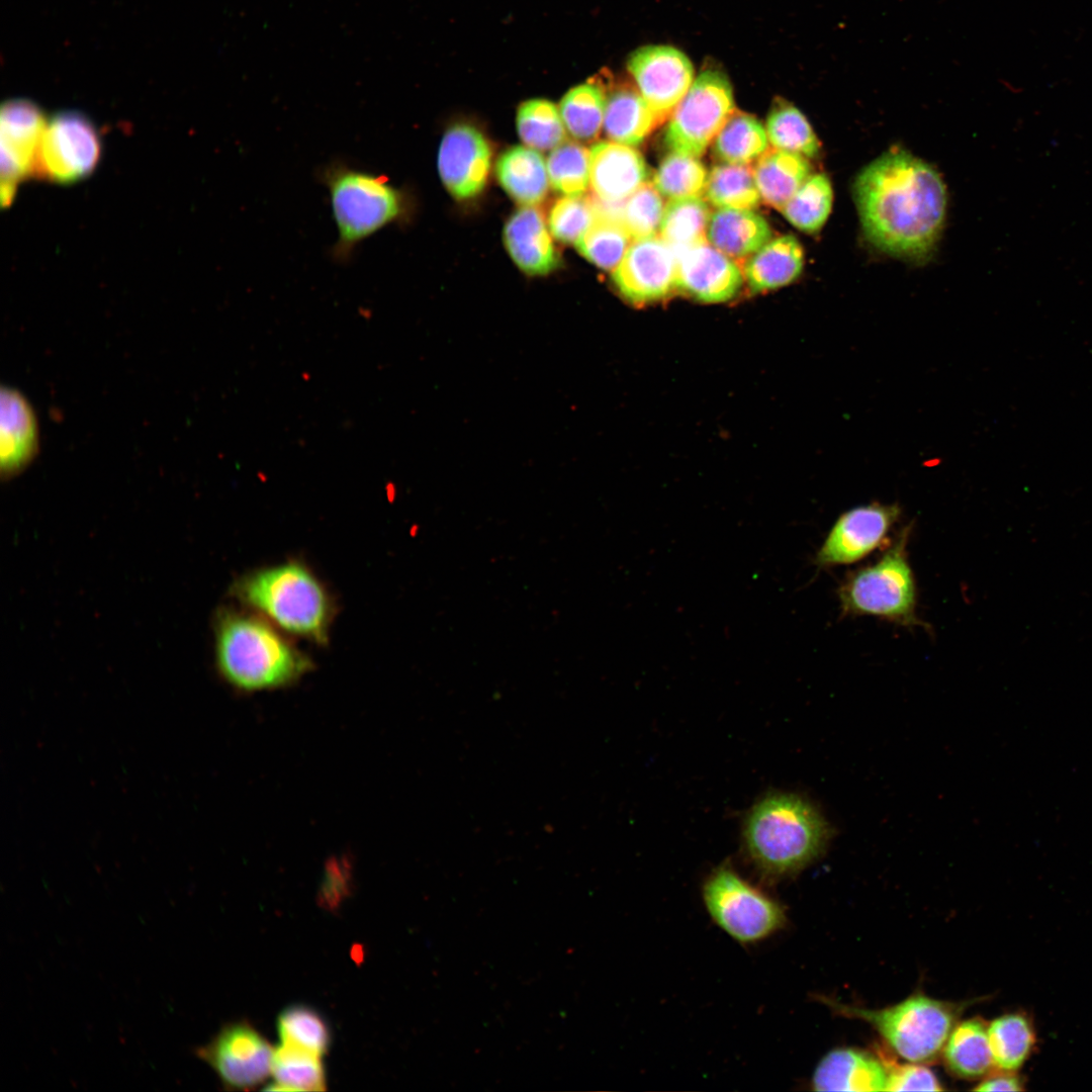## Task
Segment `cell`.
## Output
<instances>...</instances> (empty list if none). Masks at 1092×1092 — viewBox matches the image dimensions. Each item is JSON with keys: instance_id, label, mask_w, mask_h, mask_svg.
Segmentation results:
<instances>
[{"instance_id": "1", "label": "cell", "mask_w": 1092, "mask_h": 1092, "mask_svg": "<svg viewBox=\"0 0 1092 1092\" xmlns=\"http://www.w3.org/2000/svg\"><path fill=\"white\" fill-rule=\"evenodd\" d=\"M852 195L866 239L888 256L927 261L941 236L947 195L939 173L901 149L863 167Z\"/></svg>"}, {"instance_id": "2", "label": "cell", "mask_w": 1092, "mask_h": 1092, "mask_svg": "<svg viewBox=\"0 0 1092 1092\" xmlns=\"http://www.w3.org/2000/svg\"><path fill=\"white\" fill-rule=\"evenodd\" d=\"M742 836L746 857L760 879L771 884L813 862L824 850L830 829L801 796L774 792L748 811Z\"/></svg>"}, {"instance_id": "3", "label": "cell", "mask_w": 1092, "mask_h": 1092, "mask_svg": "<svg viewBox=\"0 0 1092 1092\" xmlns=\"http://www.w3.org/2000/svg\"><path fill=\"white\" fill-rule=\"evenodd\" d=\"M216 655L223 677L249 692L289 685L310 667L308 659L269 624L239 614L221 620Z\"/></svg>"}, {"instance_id": "4", "label": "cell", "mask_w": 1092, "mask_h": 1092, "mask_svg": "<svg viewBox=\"0 0 1092 1092\" xmlns=\"http://www.w3.org/2000/svg\"><path fill=\"white\" fill-rule=\"evenodd\" d=\"M818 998L834 1013L869 1023L894 1052L908 1062L918 1064L933 1063L941 1056L950 1031L970 1005V1001H942L922 993L881 1009L847 1005L828 997Z\"/></svg>"}, {"instance_id": "5", "label": "cell", "mask_w": 1092, "mask_h": 1092, "mask_svg": "<svg viewBox=\"0 0 1092 1092\" xmlns=\"http://www.w3.org/2000/svg\"><path fill=\"white\" fill-rule=\"evenodd\" d=\"M321 178L338 230L337 258H347L359 243L401 215L402 194L385 177L335 163L323 170Z\"/></svg>"}, {"instance_id": "6", "label": "cell", "mask_w": 1092, "mask_h": 1092, "mask_svg": "<svg viewBox=\"0 0 1092 1092\" xmlns=\"http://www.w3.org/2000/svg\"><path fill=\"white\" fill-rule=\"evenodd\" d=\"M237 594L281 628L316 641L326 639L329 602L303 566L288 563L260 570L244 578Z\"/></svg>"}, {"instance_id": "7", "label": "cell", "mask_w": 1092, "mask_h": 1092, "mask_svg": "<svg viewBox=\"0 0 1092 1092\" xmlns=\"http://www.w3.org/2000/svg\"><path fill=\"white\" fill-rule=\"evenodd\" d=\"M910 528L874 564L855 570L838 589L843 614L874 616L903 626L923 625L916 614L917 592L907 556Z\"/></svg>"}, {"instance_id": "8", "label": "cell", "mask_w": 1092, "mask_h": 1092, "mask_svg": "<svg viewBox=\"0 0 1092 1092\" xmlns=\"http://www.w3.org/2000/svg\"><path fill=\"white\" fill-rule=\"evenodd\" d=\"M702 897L713 922L741 944L762 941L787 922L784 906L730 866H721L709 875Z\"/></svg>"}, {"instance_id": "9", "label": "cell", "mask_w": 1092, "mask_h": 1092, "mask_svg": "<svg viewBox=\"0 0 1092 1092\" xmlns=\"http://www.w3.org/2000/svg\"><path fill=\"white\" fill-rule=\"evenodd\" d=\"M734 112L731 84L716 70L702 72L676 105L664 142L673 153L702 156Z\"/></svg>"}, {"instance_id": "10", "label": "cell", "mask_w": 1092, "mask_h": 1092, "mask_svg": "<svg viewBox=\"0 0 1092 1092\" xmlns=\"http://www.w3.org/2000/svg\"><path fill=\"white\" fill-rule=\"evenodd\" d=\"M102 155L95 123L78 110L66 109L48 117L36 153L33 177L72 184L90 176Z\"/></svg>"}, {"instance_id": "11", "label": "cell", "mask_w": 1092, "mask_h": 1092, "mask_svg": "<svg viewBox=\"0 0 1092 1092\" xmlns=\"http://www.w3.org/2000/svg\"><path fill=\"white\" fill-rule=\"evenodd\" d=\"M229 1090H249L272 1072L274 1049L250 1023H228L195 1051Z\"/></svg>"}, {"instance_id": "12", "label": "cell", "mask_w": 1092, "mask_h": 1092, "mask_svg": "<svg viewBox=\"0 0 1092 1092\" xmlns=\"http://www.w3.org/2000/svg\"><path fill=\"white\" fill-rule=\"evenodd\" d=\"M48 117L27 98H11L0 109L1 204L9 206L21 181L33 177V169Z\"/></svg>"}, {"instance_id": "13", "label": "cell", "mask_w": 1092, "mask_h": 1092, "mask_svg": "<svg viewBox=\"0 0 1092 1092\" xmlns=\"http://www.w3.org/2000/svg\"><path fill=\"white\" fill-rule=\"evenodd\" d=\"M627 68L658 124L671 115L694 82L691 61L669 46H645L634 51Z\"/></svg>"}, {"instance_id": "14", "label": "cell", "mask_w": 1092, "mask_h": 1092, "mask_svg": "<svg viewBox=\"0 0 1092 1092\" xmlns=\"http://www.w3.org/2000/svg\"><path fill=\"white\" fill-rule=\"evenodd\" d=\"M901 514L897 504L873 503L850 509L834 522L814 563L828 567L856 562L880 548Z\"/></svg>"}, {"instance_id": "15", "label": "cell", "mask_w": 1092, "mask_h": 1092, "mask_svg": "<svg viewBox=\"0 0 1092 1092\" xmlns=\"http://www.w3.org/2000/svg\"><path fill=\"white\" fill-rule=\"evenodd\" d=\"M676 263L675 251L661 237L634 240L613 270V281L632 303L656 301L677 290Z\"/></svg>"}, {"instance_id": "16", "label": "cell", "mask_w": 1092, "mask_h": 1092, "mask_svg": "<svg viewBox=\"0 0 1092 1092\" xmlns=\"http://www.w3.org/2000/svg\"><path fill=\"white\" fill-rule=\"evenodd\" d=\"M490 164V147L474 126L458 123L445 132L438 154V171L454 197L467 199L479 194L486 184Z\"/></svg>"}, {"instance_id": "17", "label": "cell", "mask_w": 1092, "mask_h": 1092, "mask_svg": "<svg viewBox=\"0 0 1092 1092\" xmlns=\"http://www.w3.org/2000/svg\"><path fill=\"white\" fill-rule=\"evenodd\" d=\"M675 253L677 290L704 302H722L740 289L739 267L707 240Z\"/></svg>"}, {"instance_id": "18", "label": "cell", "mask_w": 1092, "mask_h": 1092, "mask_svg": "<svg viewBox=\"0 0 1092 1092\" xmlns=\"http://www.w3.org/2000/svg\"><path fill=\"white\" fill-rule=\"evenodd\" d=\"M589 154V184L605 204L625 201L647 182V165L642 155L630 146L603 141L596 143Z\"/></svg>"}, {"instance_id": "19", "label": "cell", "mask_w": 1092, "mask_h": 1092, "mask_svg": "<svg viewBox=\"0 0 1092 1092\" xmlns=\"http://www.w3.org/2000/svg\"><path fill=\"white\" fill-rule=\"evenodd\" d=\"M0 469L5 477L22 471L38 452L37 419L26 397L2 386L0 395Z\"/></svg>"}, {"instance_id": "20", "label": "cell", "mask_w": 1092, "mask_h": 1092, "mask_svg": "<svg viewBox=\"0 0 1092 1092\" xmlns=\"http://www.w3.org/2000/svg\"><path fill=\"white\" fill-rule=\"evenodd\" d=\"M888 1071L882 1057L854 1048L830 1051L811 1080L815 1091H886Z\"/></svg>"}, {"instance_id": "21", "label": "cell", "mask_w": 1092, "mask_h": 1092, "mask_svg": "<svg viewBox=\"0 0 1092 1092\" xmlns=\"http://www.w3.org/2000/svg\"><path fill=\"white\" fill-rule=\"evenodd\" d=\"M504 242L513 261L526 274L546 275L559 264L545 218L535 206H523L513 213L504 230Z\"/></svg>"}, {"instance_id": "22", "label": "cell", "mask_w": 1092, "mask_h": 1092, "mask_svg": "<svg viewBox=\"0 0 1092 1092\" xmlns=\"http://www.w3.org/2000/svg\"><path fill=\"white\" fill-rule=\"evenodd\" d=\"M606 94L603 129L612 141L638 146L658 125L657 119L637 88L630 84L611 86Z\"/></svg>"}, {"instance_id": "23", "label": "cell", "mask_w": 1092, "mask_h": 1092, "mask_svg": "<svg viewBox=\"0 0 1092 1092\" xmlns=\"http://www.w3.org/2000/svg\"><path fill=\"white\" fill-rule=\"evenodd\" d=\"M709 243L732 259L757 252L771 239L767 221L751 209L719 208L709 221Z\"/></svg>"}, {"instance_id": "24", "label": "cell", "mask_w": 1092, "mask_h": 1092, "mask_svg": "<svg viewBox=\"0 0 1092 1092\" xmlns=\"http://www.w3.org/2000/svg\"><path fill=\"white\" fill-rule=\"evenodd\" d=\"M804 267V250L791 235L770 240L745 263L744 276L753 292L783 287L795 281Z\"/></svg>"}, {"instance_id": "25", "label": "cell", "mask_w": 1092, "mask_h": 1092, "mask_svg": "<svg viewBox=\"0 0 1092 1092\" xmlns=\"http://www.w3.org/2000/svg\"><path fill=\"white\" fill-rule=\"evenodd\" d=\"M495 173L505 191L524 206H534L547 195V165L535 149L516 146L507 150L496 162Z\"/></svg>"}, {"instance_id": "26", "label": "cell", "mask_w": 1092, "mask_h": 1092, "mask_svg": "<svg viewBox=\"0 0 1092 1092\" xmlns=\"http://www.w3.org/2000/svg\"><path fill=\"white\" fill-rule=\"evenodd\" d=\"M941 1056L946 1069L956 1077L976 1080L986 1076L994 1067L986 1022L980 1017L959 1021Z\"/></svg>"}, {"instance_id": "27", "label": "cell", "mask_w": 1092, "mask_h": 1092, "mask_svg": "<svg viewBox=\"0 0 1092 1092\" xmlns=\"http://www.w3.org/2000/svg\"><path fill=\"white\" fill-rule=\"evenodd\" d=\"M760 197L780 211L812 174L808 158L789 151L764 152L753 169Z\"/></svg>"}, {"instance_id": "28", "label": "cell", "mask_w": 1092, "mask_h": 1092, "mask_svg": "<svg viewBox=\"0 0 1092 1092\" xmlns=\"http://www.w3.org/2000/svg\"><path fill=\"white\" fill-rule=\"evenodd\" d=\"M631 237L620 216L607 212L596 203V214L575 244L577 251L589 262L605 270H614L630 245Z\"/></svg>"}, {"instance_id": "29", "label": "cell", "mask_w": 1092, "mask_h": 1092, "mask_svg": "<svg viewBox=\"0 0 1092 1092\" xmlns=\"http://www.w3.org/2000/svg\"><path fill=\"white\" fill-rule=\"evenodd\" d=\"M988 1037L994 1067L1016 1072L1029 1056L1035 1034L1030 1021L1022 1014L1008 1013L988 1024Z\"/></svg>"}, {"instance_id": "30", "label": "cell", "mask_w": 1092, "mask_h": 1092, "mask_svg": "<svg viewBox=\"0 0 1092 1092\" xmlns=\"http://www.w3.org/2000/svg\"><path fill=\"white\" fill-rule=\"evenodd\" d=\"M321 1058L306 1050L281 1043L273 1054L271 1074L274 1083L266 1090H325L326 1074Z\"/></svg>"}, {"instance_id": "31", "label": "cell", "mask_w": 1092, "mask_h": 1092, "mask_svg": "<svg viewBox=\"0 0 1092 1092\" xmlns=\"http://www.w3.org/2000/svg\"><path fill=\"white\" fill-rule=\"evenodd\" d=\"M605 104L600 80L570 89L560 102V115L570 135L581 142L595 140L603 127Z\"/></svg>"}, {"instance_id": "32", "label": "cell", "mask_w": 1092, "mask_h": 1092, "mask_svg": "<svg viewBox=\"0 0 1092 1092\" xmlns=\"http://www.w3.org/2000/svg\"><path fill=\"white\" fill-rule=\"evenodd\" d=\"M767 148V133L753 116L733 112L715 138L714 154L725 164L746 165Z\"/></svg>"}, {"instance_id": "33", "label": "cell", "mask_w": 1092, "mask_h": 1092, "mask_svg": "<svg viewBox=\"0 0 1092 1092\" xmlns=\"http://www.w3.org/2000/svg\"><path fill=\"white\" fill-rule=\"evenodd\" d=\"M766 133L776 149L816 158L821 144L806 116L792 103L777 98L766 122Z\"/></svg>"}, {"instance_id": "34", "label": "cell", "mask_w": 1092, "mask_h": 1092, "mask_svg": "<svg viewBox=\"0 0 1092 1092\" xmlns=\"http://www.w3.org/2000/svg\"><path fill=\"white\" fill-rule=\"evenodd\" d=\"M710 217L700 196L670 199L663 209L660 237L677 252L706 240Z\"/></svg>"}, {"instance_id": "35", "label": "cell", "mask_w": 1092, "mask_h": 1092, "mask_svg": "<svg viewBox=\"0 0 1092 1092\" xmlns=\"http://www.w3.org/2000/svg\"><path fill=\"white\" fill-rule=\"evenodd\" d=\"M832 204L830 179L824 173H812L781 211L798 230L816 234L827 221Z\"/></svg>"}, {"instance_id": "36", "label": "cell", "mask_w": 1092, "mask_h": 1092, "mask_svg": "<svg viewBox=\"0 0 1092 1092\" xmlns=\"http://www.w3.org/2000/svg\"><path fill=\"white\" fill-rule=\"evenodd\" d=\"M705 193L719 208L752 209L760 200L753 169L746 165L715 166L708 175Z\"/></svg>"}, {"instance_id": "37", "label": "cell", "mask_w": 1092, "mask_h": 1092, "mask_svg": "<svg viewBox=\"0 0 1092 1092\" xmlns=\"http://www.w3.org/2000/svg\"><path fill=\"white\" fill-rule=\"evenodd\" d=\"M517 128L523 143L537 151L553 150L565 142L560 112L545 99H531L520 105Z\"/></svg>"}, {"instance_id": "38", "label": "cell", "mask_w": 1092, "mask_h": 1092, "mask_svg": "<svg viewBox=\"0 0 1092 1092\" xmlns=\"http://www.w3.org/2000/svg\"><path fill=\"white\" fill-rule=\"evenodd\" d=\"M589 151L576 142H564L551 150L547 172L551 187L564 196H581L589 184Z\"/></svg>"}, {"instance_id": "39", "label": "cell", "mask_w": 1092, "mask_h": 1092, "mask_svg": "<svg viewBox=\"0 0 1092 1092\" xmlns=\"http://www.w3.org/2000/svg\"><path fill=\"white\" fill-rule=\"evenodd\" d=\"M281 1043L297 1046L323 1057L331 1043V1032L323 1017L304 1005L285 1008L277 1018Z\"/></svg>"}, {"instance_id": "40", "label": "cell", "mask_w": 1092, "mask_h": 1092, "mask_svg": "<svg viewBox=\"0 0 1092 1092\" xmlns=\"http://www.w3.org/2000/svg\"><path fill=\"white\" fill-rule=\"evenodd\" d=\"M708 174L696 158L671 152L659 165L653 185L670 199L697 197L705 192Z\"/></svg>"}, {"instance_id": "41", "label": "cell", "mask_w": 1092, "mask_h": 1092, "mask_svg": "<svg viewBox=\"0 0 1092 1092\" xmlns=\"http://www.w3.org/2000/svg\"><path fill=\"white\" fill-rule=\"evenodd\" d=\"M661 194L645 182L621 206L620 220L633 240L650 238L660 228L663 214Z\"/></svg>"}, {"instance_id": "42", "label": "cell", "mask_w": 1092, "mask_h": 1092, "mask_svg": "<svg viewBox=\"0 0 1092 1092\" xmlns=\"http://www.w3.org/2000/svg\"><path fill=\"white\" fill-rule=\"evenodd\" d=\"M596 203L581 196H563L551 206L548 226L553 237L563 244L575 245L592 223Z\"/></svg>"}, {"instance_id": "43", "label": "cell", "mask_w": 1092, "mask_h": 1092, "mask_svg": "<svg viewBox=\"0 0 1092 1092\" xmlns=\"http://www.w3.org/2000/svg\"><path fill=\"white\" fill-rule=\"evenodd\" d=\"M888 1071L886 1091H942L935 1074L924 1064H896L883 1059Z\"/></svg>"}, {"instance_id": "44", "label": "cell", "mask_w": 1092, "mask_h": 1092, "mask_svg": "<svg viewBox=\"0 0 1092 1092\" xmlns=\"http://www.w3.org/2000/svg\"><path fill=\"white\" fill-rule=\"evenodd\" d=\"M351 890V872L346 859H332L326 867L317 901L327 910L337 909Z\"/></svg>"}, {"instance_id": "45", "label": "cell", "mask_w": 1092, "mask_h": 1092, "mask_svg": "<svg viewBox=\"0 0 1092 1092\" xmlns=\"http://www.w3.org/2000/svg\"><path fill=\"white\" fill-rule=\"evenodd\" d=\"M976 1091H1023V1083L1014 1072H1003L988 1075L977 1085Z\"/></svg>"}]
</instances>
